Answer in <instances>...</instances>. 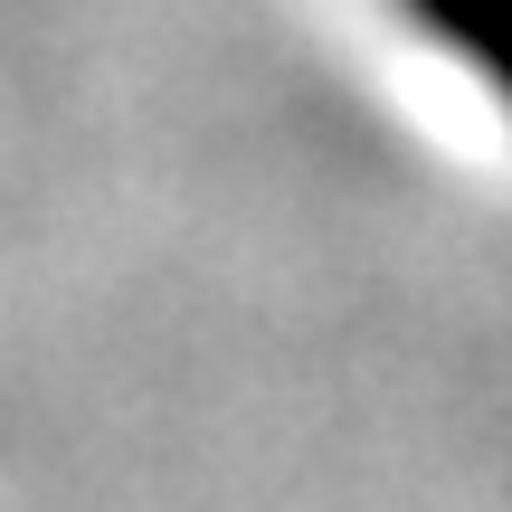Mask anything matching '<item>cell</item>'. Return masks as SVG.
<instances>
[{
	"mask_svg": "<svg viewBox=\"0 0 512 512\" xmlns=\"http://www.w3.org/2000/svg\"><path fill=\"white\" fill-rule=\"evenodd\" d=\"M380 10L512 124V0H380Z\"/></svg>",
	"mask_w": 512,
	"mask_h": 512,
	"instance_id": "cell-1",
	"label": "cell"
}]
</instances>
